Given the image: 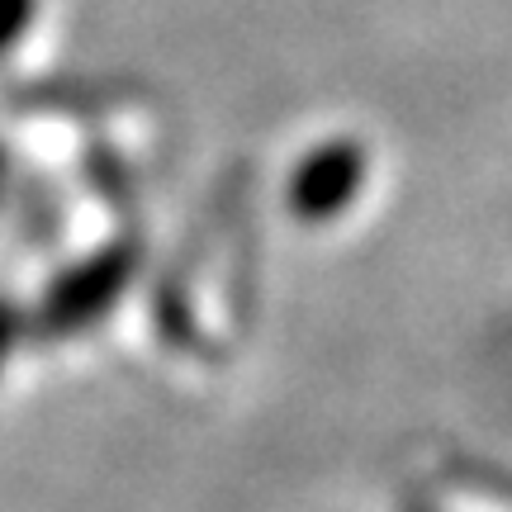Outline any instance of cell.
I'll return each mask as SVG.
<instances>
[{"instance_id":"cell-1","label":"cell","mask_w":512,"mask_h":512,"mask_svg":"<svg viewBox=\"0 0 512 512\" xmlns=\"http://www.w3.org/2000/svg\"><path fill=\"white\" fill-rule=\"evenodd\" d=\"M361 181H366V152L356 143H328L294 171L290 204L304 219H332L356 200Z\"/></svg>"}]
</instances>
